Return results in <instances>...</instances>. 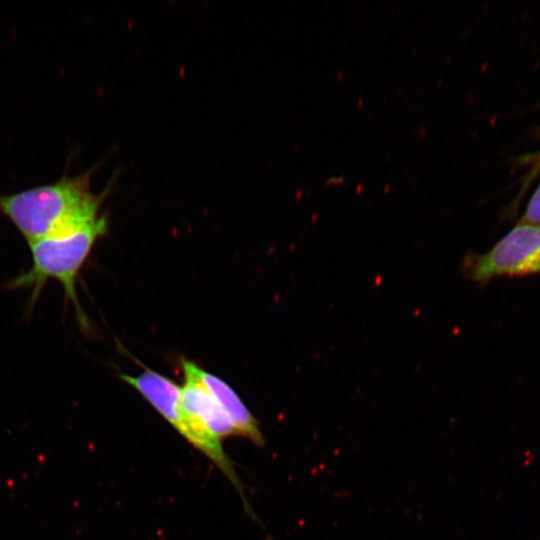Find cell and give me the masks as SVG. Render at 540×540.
<instances>
[{"label": "cell", "mask_w": 540, "mask_h": 540, "mask_svg": "<svg viewBox=\"0 0 540 540\" xmlns=\"http://www.w3.org/2000/svg\"><path fill=\"white\" fill-rule=\"evenodd\" d=\"M184 377L180 397L183 437L220 469L241 493L246 511H250L241 481L222 446L223 439L237 435L236 430L210 393L192 376Z\"/></svg>", "instance_id": "3"}, {"label": "cell", "mask_w": 540, "mask_h": 540, "mask_svg": "<svg viewBox=\"0 0 540 540\" xmlns=\"http://www.w3.org/2000/svg\"><path fill=\"white\" fill-rule=\"evenodd\" d=\"M181 366L184 374L192 376L210 393L232 423L237 435L248 438L255 445L264 444L258 421L225 381L187 359L181 360Z\"/></svg>", "instance_id": "5"}, {"label": "cell", "mask_w": 540, "mask_h": 540, "mask_svg": "<svg viewBox=\"0 0 540 540\" xmlns=\"http://www.w3.org/2000/svg\"><path fill=\"white\" fill-rule=\"evenodd\" d=\"M108 226L107 216L101 214L66 232L28 243L30 268L9 280L5 288L28 290L27 307L31 311L47 282L55 280L63 288L65 304L71 302L78 323L82 329H88L89 322L78 299L76 282L94 245L107 233Z\"/></svg>", "instance_id": "2"}, {"label": "cell", "mask_w": 540, "mask_h": 540, "mask_svg": "<svg viewBox=\"0 0 540 540\" xmlns=\"http://www.w3.org/2000/svg\"><path fill=\"white\" fill-rule=\"evenodd\" d=\"M463 277L479 286L499 276L540 274V225L519 221L485 253H467Z\"/></svg>", "instance_id": "4"}, {"label": "cell", "mask_w": 540, "mask_h": 540, "mask_svg": "<svg viewBox=\"0 0 540 540\" xmlns=\"http://www.w3.org/2000/svg\"><path fill=\"white\" fill-rule=\"evenodd\" d=\"M519 221L540 225V183L531 195Z\"/></svg>", "instance_id": "7"}, {"label": "cell", "mask_w": 540, "mask_h": 540, "mask_svg": "<svg viewBox=\"0 0 540 540\" xmlns=\"http://www.w3.org/2000/svg\"><path fill=\"white\" fill-rule=\"evenodd\" d=\"M124 382L133 387L180 435L184 424L180 411L181 387L166 376L146 369L138 376L121 374Z\"/></svg>", "instance_id": "6"}, {"label": "cell", "mask_w": 540, "mask_h": 540, "mask_svg": "<svg viewBox=\"0 0 540 540\" xmlns=\"http://www.w3.org/2000/svg\"><path fill=\"white\" fill-rule=\"evenodd\" d=\"M94 168L78 174L66 172L52 183L0 195V214L28 243L71 230L100 214L107 189L94 194L90 179Z\"/></svg>", "instance_id": "1"}]
</instances>
